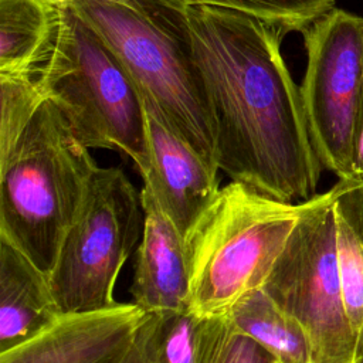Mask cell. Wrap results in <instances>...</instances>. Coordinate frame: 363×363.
Segmentation results:
<instances>
[{
	"label": "cell",
	"instance_id": "6da1fadb",
	"mask_svg": "<svg viewBox=\"0 0 363 363\" xmlns=\"http://www.w3.org/2000/svg\"><path fill=\"white\" fill-rule=\"evenodd\" d=\"M166 4L211 115L220 172L282 201L312 199L323 167L281 52L286 33L237 10Z\"/></svg>",
	"mask_w": 363,
	"mask_h": 363
},
{
	"label": "cell",
	"instance_id": "7a4b0ae2",
	"mask_svg": "<svg viewBox=\"0 0 363 363\" xmlns=\"http://www.w3.org/2000/svg\"><path fill=\"white\" fill-rule=\"evenodd\" d=\"M98 169L52 99L0 160V237L50 274Z\"/></svg>",
	"mask_w": 363,
	"mask_h": 363
},
{
	"label": "cell",
	"instance_id": "3957f363",
	"mask_svg": "<svg viewBox=\"0 0 363 363\" xmlns=\"http://www.w3.org/2000/svg\"><path fill=\"white\" fill-rule=\"evenodd\" d=\"M306 201H282L231 180L184 240L189 311L225 315L244 295L262 288Z\"/></svg>",
	"mask_w": 363,
	"mask_h": 363
},
{
	"label": "cell",
	"instance_id": "277c9868",
	"mask_svg": "<svg viewBox=\"0 0 363 363\" xmlns=\"http://www.w3.org/2000/svg\"><path fill=\"white\" fill-rule=\"evenodd\" d=\"M89 149H116L147 167L143 96L121 60L72 7H64L51 50L34 72Z\"/></svg>",
	"mask_w": 363,
	"mask_h": 363
},
{
	"label": "cell",
	"instance_id": "5b68a950",
	"mask_svg": "<svg viewBox=\"0 0 363 363\" xmlns=\"http://www.w3.org/2000/svg\"><path fill=\"white\" fill-rule=\"evenodd\" d=\"M71 7L121 60L142 96L220 172L211 115L169 6L162 0H84Z\"/></svg>",
	"mask_w": 363,
	"mask_h": 363
},
{
	"label": "cell",
	"instance_id": "8992f818",
	"mask_svg": "<svg viewBox=\"0 0 363 363\" xmlns=\"http://www.w3.org/2000/svg\"><path fill=\"white\" fill-rule=\"evenodd\" d=\"M143 220L140 191L123 170L98 166L48 274L62 315L118 303L115 284L142 238Z\"/></svg>",
	"mask_w": 363,
	"mask_h": 363
},
{
	"label": "cell",
	"instance_id": "52a82bcc",
	"mask_svg": "<svg viewBox=\"0 0 363 363\" xmlns=\"http://www.w3.org/2000/svg\"><path fill=\"white\" fill-rule=\"evenodd\" d=\"M262 289L305 329L315 363H356L336 252L332 189L305 210Z\"/></svg>",
	"mask_w": 363,
	"mask_h": 363
},
{
	"label": "cell",
	"instance_id": "ba28073f",
	"mask_svg": "<svg viewBox=\"0 0 363 363\" xmlns=\"http://www.w3.org/2000/svg\"><path fill=\"white\" fill-rule=\"evenodd\" d=\"M302 35L299 92L313 150L323 169L350 179L363 105V17L335 7Z\"/></svg>",
	"mask_w": 363,
	"mask_h": 363
},
{
	"label": "cell",
	"instance_id": "9c48e42d",
	"mask_svg": "<svg viewBox=\"0 0 363 363\" xmlns=\"http://www.w3.org/2000/svg\"><path fill=\"white\" fill-rule=\"evenodd\" d=\"M147 125V167L143 186L186 240L220 191L214 169L172 125L163 111L143 96Z\"/></svg>",
	"mask_w": 363,
	"mask_h": 363
},
{
	"label": "cell",
	"instance_id": "30bf717a",
	"mask_svg": "<svg viewBox=\"0 0 363 363\" xmlns=\"http://www.w3.org/2000/svg\"><path fill=\"white\" fill-rule=\"evenodd\" d=\"M147 316L133 302L62 315L47 330L0 353V363H121Z\"/></svg>",
	"mask_w": 363,
	"mask_h": 363
},
{
	"label": "cell",
	"instance_id": "8fae6325",
	"mask_svg": "<svg viewBox=\"0 0 363 363\" xmlns=\"http://www.w3.org/2000/svg\"><path fill=\"white\" fill-rule=\"evenodd\" d=\"M140 201L145 220L130 285L132 302L147 313L189 311L184 238L145 186Z\"/></svg>",
	"mask_w": 363,
	"mask_h": 363
},
{
	"label": "cell",
	"instance_id": "7c38bea8",
	"mask_svg": "<svg viewBox=\"0 0 363 363\" xmlns=\"http://www.w3.org/2000/svg\"><path fill=\"white\" fill-rule=\"evenodd\" d=\"M61 316L48 274L0 237V353L47 330Z\"/></svg>",
	"mask_w": 363,
	"mask_h": 363
},
{
	"label": "cell",
	"instance_id": "4fadbf2b",
	"mask_svg": "<svg viewBox=\"0 0 363 363\" xmlns=\"http://www.w3.org/2000/svg\"><path fill=\"white\" fill-rule=\"evenodd\" d=\"M61 9L44 0H0V74H34L51 50Z\"/></svg>",
	"mask_w": 363,
	"mask_h": 363
},
{
	"label": "cell",
	"instance_id": "5bb4252c",
	"mask_svg": "<svg viewBox=\"0 0 363 363\" xmlns=\"http://www.w3.org/2000/svg\"><path fill=\"white\" fill-rule=\"evenodd\" d=\"M332 193L343 299L359 337L363 329V179H339Z\"/></svg>",
	"mask_w": 363,
	"mask_h": 363
},
{
	"label": "cell",
	"instance_id": "9a60e30c",
	"mask_svg": "<svg viewBox=\"0 0 363 363\" xmlns=\"http://www.w3.org/2000/svg\"><path fill=\"white\" fill-rule=\"evenodd\" d=\"M235 329L265 347L279 363H315L302 325L262 288L238 299L225 313Z\"/></svg>",
	"mask_w": 363,
	"mask_h": 363
},
{
	"label": "cell",
	"instance_id": "2e32d148",
	"mask_svg": "<svg viewBox=\"0 0 363 363\" xmlns=\"http://www.w3.org/2000/svg\"><path fill=\"white\" fill-rule=\"evenodd\" d=\"M0 160H3L48 98L35 74H0Z\"/></svg>",
	"mask_w": 363,
	"mask_h": 363
},
{
	"label": "cell",
	"instance_id": "e0dca14e",
	"mask_svg": "<svg viewBox=\"0 0 363 363\" xmlns=\"http://www.w3.org/2000/svg\"><path fill=\"white\" fill-rule=\"evenodd\" d=\"M180 6H213L252 14L285 33H303L315 20L336 7V0H167Z\"/></svg>",
	"mask_w": 363,
	"mask_h": 363
},
{
	"label": "cell",
	"instance_id": "ac0fdd59",
	"mask_svg": "<svg viewBox=\"0 0 363 363\" xmlns=\"http://www.w3.org/2000/svg\"><path fill=\"white\" fill-rule=\"evenodd\" d=\"M210 363H278L258 342L233 326L225 315H220Z\"/></svg>",
	"mask_w": 363,
	"mask_h": 363
},
{
	"label": "cell",
	"instance_id": "d6986e66",
	"mask_svg": "<svg viewBox=\"0 0 363 363\" xmlns=\"http://www.w3.org/2000/svg\"><path fill=\"white\" fill-rule=\"evenodd\" d=\"M150 315V313H149ZM149 316L139 328L136 337L129 349L128 354L121 363H155L152 347H150V337H149Z\"/></svg>",
	"mask_w": 363,
	"mask_h": 363
},
{
	"label": "cell",
	"instance_id": "ffe728a7",
	"mask_svg": "<svg viewBox=\"0 0 363 363\" xmlns=\"http://www.w3.org/2000/svg\"><path fill=\"white\" fill-rule=\"evenodd\" d=\"M350 179H363V105H362L360 123H359V132H357V139L354 146Z\"/></svg>",
	"mask_w": 363,
	"mask_h": 363
},
{
	"label": "cell",
	"instance_id": "44dd1931",
	"mask_svg": "<svg viewBox=\"0 0 363 363\" xmlns=\"http://www.w3.org/2000/svg\"><path fill=\"white\" fill-rule=\"evenodd\" d=\"M44 1H47L48 4H51L54 7L64 9V7H71L75 3H79V1H84V0H44ZM115 1H126V0H115Z\"/></svg>",
	"mask_w": 363,
	"mask_h": 363
},
{
	"label": "cell",
	"instance_id": "7402d4cb",
	"mask_svg": "<svg viewBox=\"0 0 363 363\" xmlns=\"http://www.w3.org/2000/svg\"><path fill=\"white\" fill-rule=\"evenodd\" d=\"M356 363H363V329L360 330V335H359L357 350H356Z\"/></svg>",
	"mask_w": 363,
	"mask_h": 363
},
{
	"label": "cell",
	"instance_id": "603a6c76",
	"mask_svg": "<svg viewBox=\"0 0 363 363\" xmlns=\"http://www.w3.org/2000/svg\"><path fill=\"white\" fill-rule=\"evenodd\" d=\"M278 363H279V362H278Z\"/></svg>",
	"mask_w": 363,
	"mask_h": 363
}]
</instances>
